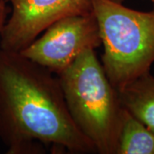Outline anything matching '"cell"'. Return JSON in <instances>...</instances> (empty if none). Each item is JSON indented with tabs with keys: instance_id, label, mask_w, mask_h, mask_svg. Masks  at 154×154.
Masks as SVG:
<instances>
[{
	"instance_id": "cell-1",
	"label": "cell",
	"mask_w": 154,
	"mask_h": 154,
	"mask_svg": "<svg viewBox=\"0 0 154 154\" xmlns=\"http://www.w3.org/2000/svg\"><path fill=\"white\" fill-rule=\"evenodd\" d=\"M0 140L8 154H39L45 146L96 153L73 121L58 76L21 52L0 48Z\"/></svg>"
},
{
	"instance_id": "cell-2",
	"label": "cell",
	"mask_w": 154,
	"mask_h": 154,
	"mask_svg": "<svg viewBox=\"0 0 154 154\" xmlns=\"http://www.w3.org/2000/svg\"><path fill=\"white\" fill-rule=\"evenodd\" d=\"M67 107L97 152L116 154L123 107L95 50L82 51L58 75Z\"/></svg>"
},
{
	"instance_id": "cell-3",
	"label": "cell",
	"mask_w": 154,
	"mask_h": 154,
	"mask_svg": "<svg viewBox=\"0 0 154 154\" xmlns=\"http://www.w3.org/2000/svg\"><path fill=\"white\" fill-rule=\"evenodd\" d=\"M106 75L118 90L150 72L154 63V8L138 11L114 0H92Z\"/></svg>"
},
{
	"instance_id": "cell-4",
	"label": "cell",
	"mask_w": 154,
	"mask_h": 154,
	"mask_svg": "<svg viewBox=\"0 0 154 154\" xmlns=\"http://www.w3.org/2000/svg\"><path fill=\"white\" fill-rule=\"evenodd\" d=\"M101 45L99 25L92 12L56 21L20 52L58 76L85 50Z\"/></svg>"
},
{
	"instance_id": "cell-5",
	"label": "cell",
	"mask_w": 154,
	"mask_h": 154,
	"mask_svg": "<svg viewBox=\"0 0 154 154\" xmlns=\"http://www.w3.org/2000/svg\"><path fill=\"white\" fill-rule=\"evenodd\" d=\"M11 17L0 33V48L22 51L51 23L93 12L92 0H6Z\"/></svg>"
},
{
	"instance_id": "cell-6",
	"label": "cell",
	"mask_w": 154,
	"mask_h": 154,
	"mask_svg": "<svg viewBox=\"0 0 154 154\" xmlns=\"http://www.w3.org/2000/svg\"><path fill=\"white\" fill-rule=\"evenodd\" d=\"M117 92L122 107L154 133V76L146 73Z\"/></svg>"
},
{
	"instance_id": "cell-7",
	"label": "cell",
	"mask_w": 154,
	"mask_h": 154,
	"mask_svg": "<svg viewBox=\"0 0 154 154\" xmlns=\"http://www.w3.org/2000/svg\"><path fill=\"white\" fill-rule=\"evenodd\" d=\"M116 154H154V133L123 109Z\"/></svg>"
},
{
	"instance_id": "cell-8",
	"label": "cell",
	"mask_w": 154,
	"mask_h": 154,
	"mask_svg": "<svg viewBox=\"0 0 154 154\" xmlns=\"http://www.w3.org/2000/svg\"><path fill=\"white\" fill-rule=\"evenodd\" d=\"M8 13H9V9L7 6V1L0 0V33L7 21Z\"/></svg>"
},
{
	"instance_id": "cell-9",
	"label": "cell",
	"mask_w": 154,
	"mask_h": 154,
	"mask_svg": "<svg viewBox=\"0 0 154 154\" xmlns=\"http://www.w3.org/2000/svg\"><path fill=\"white\" fill-rule=\"evenodd\" d=\"M114 1H117V2H122V1H124V0H114ZM151 1H152V2H154V0H151Z\"/></svg>"
}]
</instances>
